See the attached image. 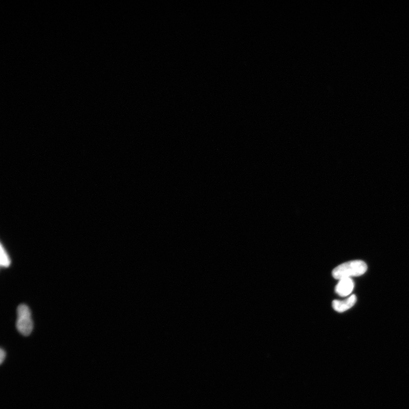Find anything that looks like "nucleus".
Masks as SVG:
<instances>
[{
  "label": "nucleus",
  "instance_id": "nucleus-6",
  "mask_svg": "<svg viewBox=\"0 0 409 409\" xmlns=\"http://www.w3.org/2000/svg\"><path fill=\"white\" fill-rule=\"evenodd\" d=\"M5 357H6V353H5V351L2 349L1 351H0V363H1V364H3V361L5 359Z\"/></svg>",
  "mask_w": 409,
  "mask_h": 409
},
{
  "label": "nucleus",
  "instance_id": "nucleus-4",
  "mask_svg": "<svg viewBox=\"0 0 409 409\" xmlns=\"http://www.w3.org/2000/svg\"><path fill=\"white\" fill-rule=\"evenodd\" d=\"M356 301L357 298L355 295H352V296L343 300V301L334 300L333 302V308L335 311L339 313H343L353 308Z\"/></svg>",
  "mask_w": 409,
  "mask_h": 409
},
{
  "label": "nucleus",
  "instance_id": "nucleus-1",
  "mask_svg": "<svg viewBox=\"0 0 409 409\" xmlns=\"http://www.w3.org/2000/svg\"><path fill=\"white\" fill-rule=\"evenodd\" d=\"M366 263L361 261L346 262L336 267L333 271L335 279H341L363 275L367 270Z\"/></svg>",
  "mask_w": 409,
  "mask_h": 409
},
{
  "label": "nucleus",
  "instance_id": "nucleus-2",
  "mask_svg": "<svg viewBox=\"0 0 409 409\" xmlns=\"http://www.w3.org/2000/svg\"><path fill=\"white\" fill-rule=\"evenodd\" d=\"M32 313L27 305L21 304L17 308L16 328L18 332L24 336H29L33 330Z\"/></svg>",
  "mask_w": 409,
  "mask_h": 409
},
{
  "label": "nucleus",
  "instance_id": "nucleus-5",
  "mask_svg": "<svg viewBox=\"0 0 409 409\" xmlns=\"http://www.w3.org/2000/svg\"><path fill=\"white\" fill-rule=\"evenodd\" d=\"M10 263L11 262H10L8 253L2 245L1 250H0V265L3 267L8 268L10 266Z\"/></svg>",
  "mask_w": 409,
  "mask_h": 409
},
{
  "label": "nucleus",
  "instance_id": "nucleus-3",
  "mask_svg": "<svg viewBox=\"0 0 409 409\" xmlns=\"http://www.w3.org/2000/svg\"><path fill=\"white\" fill-rule=\"evenodd\" d=\"M354 289V283L351 278L339 279V282L335 287V292L341 297H346L353 292Z\"/></svg>",
  "mask_w": 409,
  "mask_h": 409
}]
</instances>
